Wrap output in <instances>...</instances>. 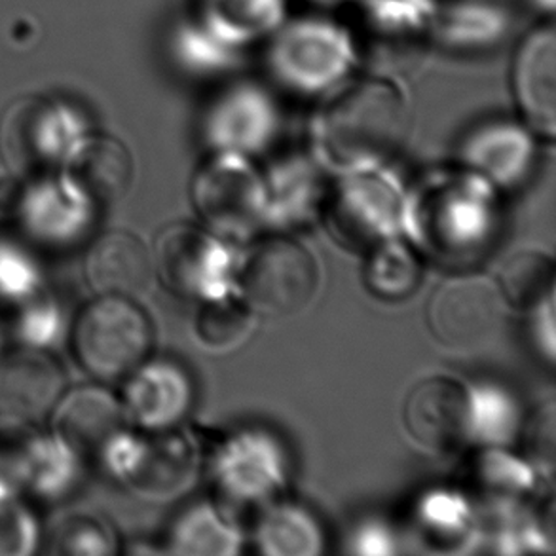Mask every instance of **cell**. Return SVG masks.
<instances>
[{
    "instance_id": "obj_1",
    "label": "cell",
    "mask_w": 556,
    "mask_h": 556,
    "mask_svg": "<svg viewBox=\"0 0 556 556\" xmlns=\"http://www.w3.org/2000/svg\"><path fill=\"white\" fill-rule=\"evenodd\" d=\"M496 190L467 167L426 175L406 194L403 233L431 263L471 268L489 256L502 230Z\"/></svg>"
},
{
    "instance_id": "obj_2",
    "label": "cell",
    "mask_w": 556,
    "mask_h": 556,
    "mask_svg": "<svg viewBox=\"0 0 556 556\" xmlns=\"http://www.w3.org/2000/svg\"><path fill=\"white\" fill-rule=\"evenodd\" d=\"M321 99L312 139L325 164L342 172L386 166L405 149L413 105L397 76L386 71L348 76Z\"/></svg>"
},
{
    "instance_id": "obj_3",
    "label": "cell",
    "mask_w": 556,
    "mask_h": 556,
    "mask_svg": "<svg viewBox=\"0 0 556 556\" xmlns=\"http://www.w3.org/2000/svg\"><path fill=\"white\" fill-rule=\"evenodd\" d=\"M268 40L271 78L301 98H324L354 75L362 60L350 27L321 15L286 20Z\"/></svg>"
},
{
    "instance_id": "obj_4",
    "label": "cell",
    "mask_w": 556,
    "mask_h": 556,
    "mask_svg": "<svg viewBox=\"0 0 556 556\" xmlns=\"http://www.w3.org/2000/svg\"><path fill=\"white\" fill-rule=\"evenodd\" d=\"M90 136L88 118L65 101L20 99L0 118V159L22 177L60 172Z\"/></svg>"
},
{
    "instance_id": "obj_5",
    "label": "cell",
    "mask_w": 556,
    "mask_h": 556,
    "mask_svg": "<svg viewBox=\"0 0 556 556\" xmlns=\"http://www.w3.org/2000/svg\"><path fill=\"white\" fill-rule=\"evenodd\" d=\"M152 348V325L134 299L96 294L76 314L71 327V350L91 378L122 380L147 362Z\"/></svg>"
},
{
    "instance_id": "obj_6",
    "label": "cell",
    "mask_w": 556,
    "mask_h": 556,
    "mask_svg": "<svg viewBox=\"0 0 556 556\" xmlns=\"http://www.w3.org/2000/svg\"><path fill=\"white\" fill-rule=\"evenodd\" d=\"M405 198V188L388 167H352L327 194V226L344 248L369 251L403 233Z\"/></svg>"
},
{
    "instance_id": "obj_7",
    "label": "cell",
    "mask_w": 556,
    "mask_h": 556,
    "mask_svg": "<svg viewBox=\"0 0 556 556\" xmlns=\"http://www.w3.org/2000/svg\"><path fill=\"white\" fill-rule=\"evenodd\" d=\"M190 200L203 226L220 240L245 241L266 226L264 175L236 152H215L195 172Z\"/></svg>"
},
{
    "instance_id": "obj_8",
    "label": "cell",
    "mask_w": 556,
    "mask_h": 556,
    "mask_svg": "<svg viewBox=\"0 0 556 556\" xmlns=\"http://www.w3.org/2000/svg\"><path fill=\"white\" fill-rule=\"evenodd\" d=\"M507 308L497 279L484 274H454L431 294L426 319L431 337L441 346L473 354L502 337Z\"/></svg>"
},
{
    "instance_id": "obj_9",
    "label": "cell",
    "mask_w": 556,
    "mask_h": 556,
    "mask_svg": "<svg viewBox=\"0 0 556 556\" xmlns=\"http://www.w3.org/2000/svg\"><path fill=\"white\" fill-rule=\"evenodd\" d=\"M241 299L255 314L293 317L316 299L319 270L306 248L289 238L264 240L238 276Z\"/></svg>"
},
{
    "instance_id": "obj_10",
    "label": "cell",
    "mask_w": 556,
    "mask_h": 556,
    "mask_svg": "<svg viewBox=\"0 0 556 556\" xmlns=\"http://www.w3.org/2000/svg\"><path fill=\"white\" fill-rule=\"evenodd\" d=\"M154 274L174 294L205 302L232 291L233 261L220 238L198 226H167L152 253Z\"/></svg>"
},
{
    "instance_id": "obj_11",
    "label": "cell",
    "mask_w": 556,
    "mask_h": 556,
    "mask_svg": "<svg viewBox=\"0 0 556 556\" xmlns=\"http://www.w3.org/2000/svg\"><path fill=\"white\" fill-rule=\"evenodd\" d=\"M211 481L228 504H268L287 484L289 459L283 444L263 429L228 437L211 456Z\"/></svg>"
},
{
    "instance_id": "obj_12",
    "label": "cell",
    "mask_w": 556,
    "mask_h": 556,
    "mask_svg": "<svg viewBox=\"0 0 556 556\" xmlns=\"http://www.w3.org/2000/svg\"><path fill=\"white\" fill-rule=\"evenodd\" d=\"M98 203L67 172L23 179L14 215L29 238L48 248H68L90 232Z\"/></svg>"
},
{
    "instance_id": "obj_13",
    "label": "cell",
    "mask_w": 556,
    "mask_h": 556,
    "mask_svg": "<svg viewBox=\"0 0 556 556\" xmlns=\"http://www.w3.org/2000/svg\"><path fill=\"white\" fill-rule=\"evenodd\" d=\"M281 113L270 91L256 83H236L211 101L203 137L215 152L253 156L278 136Z\"/></svg>"
},
{
    "instance_id": "obj_14",
    "label": "cell",
    "mask_w": 556,
    "mask_h": 556,
    "mask_svg": "<svg viewBox=\"0 0 556 556\" xmlns=\"http://www.w3.org/2000/svg\"><path fill=\"white\" fill-rule=\"evenodd\" d=\"M202 473V452L192 435L175 428L141 435L136 462L122 486L149 500L174 502L185 496Z\"/></svg>"
},
{
    "instance_id": "obj_15",
    "label": "cell",
    "mask_w": 556,
    "mask_h": 556,
    "mask_svg": "<svg viewBox=\"0 0 556 556\" xmlns=\"http://www.w3.org/2000/svg\"><path fill=\"white\" fill-rule=\"evenodd\" d=\"M65 390L67 376L50 352L17 346L0 354V420L35 426Z\"/></svg>"
},
{
    "instance_id": "obj_16",
    "label": "cell",
    "mask_w": 556,
    "mask_h": 556,
    "mask_svg": "<svg viewBox=\"0 0 556 556\" xmlns=\"http://www.w3.org/2000/svg\"><path fill=\"white\" fill-rule=\"evenodd\" d=\"M443 0H354L357 30H352L362 52L401 58L420 50L433 38V25Z\"/></svg>"
},
{
    "instance_id": "obj_17",
    "label": "cell",
    "mask_w": 556,
    "mask_h": 556,
    "mask_svg": "<svg viewBox=\"0 0 556 556\" xmlns=\"http://www.w3.org/2000/svg\"><path fill=\"white\" fill-rule=\"evenodd\" d=\"M469 388L431 376L416 383L403 405V428L414 443L431 452H446L467 443Z\"/></svg>"
},
{
    "instance_id": "obj_18",
    "label": "cell",
    "mask_w": 556,
    "mask_h": 556,
    "mask_svg": "<svg viewBox=\"0 0 556 556\" xmlns=\"http://www.w3.org/2000/svg\"><path fill=\"white\" fill-rule=\"evenodd\" d=\"M511 91L522 124L535 136L556 134V35L553 23L530 30L513 58Z\"/></svg>"
},
{
    "instance_id": "obj_19",
    "label": "cell",
    "mask_w": 556,
    "mask_h": 556,
    "mask_svg": "<svg viewBox=\"0 0 556 556\" xmlns=\"http://www.w3.org/2000/svg\"><path fill=\"white\" fill-rule=\"evenodd\" d=\"M194 386L181 365L167 359L143 362L126 376L122 408L126 420L143 431L172 429L187 416Z\"/></svg>"
},
{
    "instance_id": "obj_20",
    "label": "cell",
    "mask_w": 556,
    "mask_h": 556,
    "mask_svg": "<svg viewBox=\"0 0 556 556\" xmlns=\"http://www.w3.org/2000/svg\"><path fill=\"white\" fill-rule=\"evenodd\" d=\"M535 134L517 122L484 124L469 134L462 147L464 167L496 188H515L534 169Z\"/></svg>"
},
{
    "instance_id": "obj_21",
    "label": "cell",
    "mask_w": 556,
    "mask_h": 556,
    "mask_svg": "<svg viewBox=\"0 0 556 556\" xmlns=\"http://www.w3.org/2000/svg\"><path fill=\"white\" fill-rule=\"evenodd\" d=\"M152 278V253L129 230L101 233L84 256V279L96 294L136 299L151 287Z\"/></svg>"
},
{
    "instance_id": "obj_22",
    "label": "cell",
    "mask_w": 556,
    "mask_h": 556,
    "mask_svg": "<svg viewBox=\"0 0 556 556\" xmlns=\"http://www.w3.org/2000/svg\"><path fill=\"white\" fill-rule=\"evenodd\" d=\"M52 433L71 444L80 456L98 454L114 431L124 428L121 397L99 383H86L63 391L50 413Z\"/></svg>"
},
{
    "instance_id": "obj_23",
    "label": "cell",
    "mask_w": 556,
    "mask_h": 556,
    "mask_svg": "<svg viewBox=\"0 0 556 556\" xmlns=\"http://www.w3.org/2000/svg\"><path fill=\"white\" fill-rule=\"evenodd\" d=\"M287 20V0H194L188 22L228 52L241 55Z\"/></svg>"
},
{
    "instance_id": "obj_24",
    "label": "cell",
    "mask_w": 556,
    "mask_h": 556,
    "mask_svg": "<svg viewBox=\"0 0 556 556\" xmlns=\"http://www.w3.org/2000/svg\"><path fill=\"white\" fill-rule=\"evenodd\" d=\"M268 210L266 226L296 228L309 225L324 211L329 187L314 160L289 156L279 160L268 175H264Z\"/></svg>"
},
{
    "instance_id": "obj_25",
    "label": "cell",
    "mask_w": 556,
    "mask_h": 556,
    "mask_svg": "<svg viewBox=\"0 0 556 556\" xmlns=\"http://www.w3.org/2000/svg\"><path fill=\"white\" fill-rule=\"evenodd\" d=\"M535 481L534 467L504 446H481L466 469L467 492L492 511H519Z\"/></svg>"
},
{
    "instance_id": "obj_26",
    "label": "cell",
    "mask_w": 556,
    "mask_h": 556,
    "mask_svg": "<svg viewBox=\"0 0 556 556\" xmlns=\"http://www.w3.org/2000/svg\"><path fill=\"white\" fill-rule=\"evenodd\" d=\"M84 458L55 433L30 431L20 459L22 492L58 502L67 497L83 477Z\"/></svg>"
},
{
    "instance_id": "obj_27",
    "label": "cell",
    "mask_w": 556,
    "mask_h": 556,
    "mask_svg": "<svg viewBox=\"0 0 556 556\" xmlns=\"http://www.w3.org/2000/svg\"><path fill=\"white\" fill-rule=\"evenodd\" d=\"M418 542L433 553H462L477 540V515L469 496L456 490H429L413 509Z\"/></svg>"
},
{
    "instance_id": "obj_28",
    "label": "cell",
    "mask_w": 556,
    "mask_h": 556,
    "mask_svg": "<svg viewBox=\"0 0 556 556\" xmlns=\"http://www.w3.org/2000/svg\"><path fill=\"white\" fill-rule=\"evenodd\" d=\"M511 30V17L504 7L490 0L441 2L433 40L454 52H486L502 45Z\"/></svg>"
},
{
    "instance_id": "obj_29",
    "label": "cell",
    "mask_w": 556,
    "mask_h": 556,
    "mask_svg": "<svg viewBox=\"0 0 556 556\" xmlns=\"http://www.w3.org/2000/svg\"><path fill=\"white\" fill-rule=\"evenodd\" d=\"M93 202H118L134 182V156L121 139L91 134L63 167Z\"/></svg>"
},
{
    "instance_id": "obj_30",
    "label": "cell",
    "mask_w": 556,
    "mask_h": 556,
    "mask_svg": "<svg viewBox=\"0 0 556 556\" xmlns=\"http://www.w3.org/2000/svg\"><path fill=\"white\" fill-rule=\"evenodd\" d=\"M240 528L217 505H192L174 520L167 553L181 556H233L241 549Z\"/></svg>"
},
{
    "instance_id": "obj_31",
    "label": "cell",
    "mask_w": 556,
    "mask_h": 556,
    "mask_svg": "<svg viewBox=\"0 0 556 556\" xmlns=\"http://www.w3.org/2000/svg\"><path fill=\"white\" fill-rule=\"evenodd\" d=\"M258 551L268 556H317L325 549L324 528L301 505H271L255 530Z\"/></svg>"
},
{
    "instance_id": "obj_32",
    "label": "cell",
    "mask_w": 556,
    "mask_h": 556,
    "mask_svg": "<svg viewBox=\"0 0 556 556\" xmlns=\"http://www.w3.org/2000/svg\"><path fill=\"white\" fill-rule=\"evenodd\" d=\"M363 278L376 299L405 301L420 286V255L401 238L382 241L369 249Z\"/></svg>"
},
{
    "instance_id": "obj_33",
    "label": "cell",
    "mask_w": 556,
    "mask_h": 556,
    "mask_svg": "<svg viewBox=\"0 0 556 556\" xmlns=\"http://www.w3.org/2000/svg\"><path fill=\"white\" fill-rule=\"evenodd\" d=\"M520 421L519 401L509 391L492 383L469 388L467 443L507 448L519 435Z\"/></svg>"
},
{
    "instance_id": "obj_34",
    "label": "cell",
    "mask_w": 556,
    "mask_h": 556,
    "mask_svg": "<svg viewBox=\"0 0 556 556\" xmlns=\"http://www.w3.org/2000/svg\"><path fill=\"white\" fill-rule=\"evenodd\" d=\"M255 329V312L243 299L226 294L202 302L194 321L198 342L211 352H230L241 346Z\"/></svg>"
},
{
    "instance_id": "obj_35",
    "label": "cell",
    "mask_w": 556,
    "mask_h": 556,
    "mask_svg": "<svg viewBox=\"0 0 556 556\" xmlns=\"http://www.w3.org/2000/svg\"><path fill=\"white\" fill-rule=\"evenodd\" d=\"M497 283L509 306L532 308L542 296L555 291L553 261L540 251H520L504 264Z\"/></svg>"
},
{
    "instance_id": "obj_36",
    "label": "cell",
    "mask_w": 556,
    "mask_h": 556,
    "mask_svg": "<svg viewBox=\"0 0 556 556\" xmlns=\"http://www.w3.org/2000/svg\"><path fill=\"white\" fill-rule=\"evenodd\" d=\"M63 332V309L55 299L45 293V289L27 301L15 304L12 337L17 346L50 352L55 344H60Z\"/></svg>"
},
{
    "instance_id": "obj_37",
    "label": "cell",
    "mask_w": 556,
    "mask_h": 556,
    "mask_svg": "<svg viewBox=\"0 0 556 556\" xmlns=\"http://www.w3.org/2000/svg\"><path fill=\"white\" fill-rule=\"evenodd\" d=\"M50 551L55 555L109 556L118 553V535L98 515L75 513L53 528Z\"/></svg>"
},
{
    "instance_id": "obj_38",
    "label": "cell",
    "mask_w": 556,
    "mask_h": 556,
    "mask_svg": "<svg viewBox=\"0 0 556 556\" xmlns=\"http://www.w3.org/2000/svg\"><path fill=\"white\" fill-rule=\"evenodd\" d=\"M45 289L40 264L14 241L0 240V301L20 304Z\"/></svg>"
},
{
    "instance_id": "obj_39",
    "label": "cell",
    "mask_w": 556,
    "mask_h": 556,
    "mask_svg": "<svg viewBox=\"0 0 556 556\" xmlns=\"http://www.w3.org/2000/svg\"><path fill=\"white\" fill-rule=\"evenodd\" d=\"M40 525L37 515L12 497L0 504V556H29L37 553Z\"/></svg>"
},
{
    "instance_id": "obj_40",
    "label": "cell",
    "mask_w": 556,
    "mask_h": 556,
    "mask_svg": "<svg viewBox=\"0 0 556 556\" xmlns=\"http://www.w3.org/2000/svg\"><path fill=\"white\" fill-rule=\"evenodd\" d=\"M530 454L535 466L547 469L551 473L555 462V405L545 403L535 410L530 429H528Z\"/></svg>"
},
{
    "instance_id": "obj_41",
    "label": "cell",
    "mask_w": 556,
    "mask_h": 556,
    "mask_svg": "<svg viewBox=\"0 0 556 556\" xmlns=\"http://www.w3.org/2000/svg\"><path fill=\"white\" fill-rule=\"evenodd\" d=\"M532 337L543 359L553 365L556 348L555 291H549L532 306Z\"/></svg>"
},
{
    "instance_id": "obj_42",
    "label": "cell",
    "mask_w": 556,
    "mask_h": 556,
    "mask_svg": "<svg viewBox=\"0 0 556 556\" xmlns=\"http://www.w3.org/2000/svg\"><path fill=\"white\" fill-rule=\"evenodd\" d=\"M352 553L355 555L388 556L395 555V538L380 522H369L355 530L352 538Z\"/></svg>"
},
{
    "instance_id": "obj_43",
    "label": "cell",
    "mask_w": 556,
    "mask_h": 556,
    "mask_svg": "<svg viewBox=\"0 0 556 556\" xmlns=\"http://www.w3.org/2000/svg\"><path fill=\"white\" fill-rule=\"evenodd\" d=\"M308 2L317 8H340L350 7L354 0H308Z\"/></svg>"
},
{
    "instance_id": "obj_44",
    "label": "cell",
    "mask_w": 556,
    "mask_h": 556,
    "mask_svg": "<svg viewBox=\"0 0 556 556\" xmlns=\"http://www.w3.org/2000/svg\"><path fill=\"white\" fill-rule=\"evenodd\" d=\"M534 4L535 10H540L543 14H553L555 12L556 0H530Z\"/></svg>"
},
{
    "instance_id": "obj_45",
    "label": "cell",
    "mask_w": 556,
    "mask_h": 556,
    "mask_svg": "<svg viewBox=\"0 0 556 556\" xmlns=\"http://www.w3.org/2000/svg\"><path fill=\"white\" fill-rule=\"evenodd\" d=\"M0 354H2V334H0Z\"/></svg>"
}]
</instances>
